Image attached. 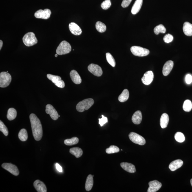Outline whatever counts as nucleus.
I'll return each instance as SVG.
<instances>
[{
    "mask_svg": "<svg viewBox=\"0 0 192 192\" xmlns=\"http://www.w3.org/2000/svg\"><path fill=\"white\" fill-rule=\"evenodd\" d=\"M70 76L71 79L75 84L79 85L81 83L82 79L76 71L73 70L71 71L70 73Z\"/></svg>",
    "mask_w": 192,
    "mask_h": 192,
    "instance_id": "6ab92c4d",
    "label": "nucleus"
},
{
    "mask_svg": "<svg viewBox=\"0 0 192 192\" xmlns=\"http://www.w3.org/2000/svg\"><path fill=\"white\" fill-rule=\"evenodd\" d=\"M174 137L177 141L179 143L184 142L185 140V137L182 132H177L175 133Z\"/></svg>",
    "mask_w": 192,
    "mask_h": 192,
    "instance_id": "c9c22d12",
    "label": "nucleus"
},
{
    "mask_svg": "<svg viewBox=\"0 0 192 192\" xmlns=\"http://www.w3.org/2000/svg\"><path fill=\"white\" fill-rule=\"evenodd\" d=\"M107 61L109 64L113 67H115L116 65V62L114 57L110 53H107L106 54Z\"/></svg>",
    "mask_w": 192,
    "mask_h": 192,
    "instance_id": "72a5a7b5",
    "label": "nucleus"
},
{
    "mask_svg": "<svg viewBox=\"0 0 192 192\" xmlns=\"http://www.w3.org/2000/svg\"><path fill=\"white\" fill-rule=\"evenodd\" d=\"M169 121V117L166 113H164L161 117L160 124L162 129H165L167 127Z\"/></svg>",
    "mask_w": 192,
    "mask_h": 192,
    "instance_id": "5701e85b",
    "label": "nucleus"
},
{
    "mask_svg": "<svg viewBox=\"0 0 192 192\" xmlns=\"http://www.w3.org/2000/svg\"><path fill=\"white\" fill-rule=\"evenodd\" d=\"M12 81V77L8 72H3L0 74V87H7Z\"/></svg>",
    "mask_w": 192,
    "mask_h": 192,
    "instance_id": "39448f33",
    "label": "nucleus"
},
{
    "mask_svg": "<svg viewBox=\"0 0 192 192\" xmlns=\"http://www.w3.org/2000/svg\"><path fill=\"white\" fill-rule=\"evenodd\" d=\"M31 127L32 134L35 140L38 141L41 140L43 137V128L41 122L37 116L34 114H32L30 116Z\"/></svg>",
    "mask_w": 192,
    "mask_h": 192,
    "instance_id": "f257e3e1",
    "label": "nucleus"
},
{
    "mask_svg": "<svg viewBox=\"0 0 192 192\" xmlns=\"http://www.w3.org/2000/svg\"><path fill=\"white\" fill-rule=\"evenodd\" d=\"M131 51L134 55L139 57L146 56L149 54L148 49L138 46H133L131 48Z\"/></svg>",
    "mask_w": 192,
    "mask_h": 192,
    "instance_id": "423d86ee",
    "label": "nucleus"
},
{
    "mask_svg": "<svg viewBox=\"0 0 192 192\" xmlns=\"http://www.w3.org/2000/svg\"><path fill=\"white\" fill-rule=\"evenodd\" d=\"M120 151L119 148L116 146H111L109 148L106 150V152L107 154H112L118 153Z\"/></svg>",
    "mask_w": 192,
    "mask_h": 192,
    "instance_id": "f704fd0d",
    "label": "nucleus"
},
{
    "mask_svg": "<svg viewBox=\"0 0 192 192\" xmlns=\"http://www.w3.org/2000/svg\"><path fill=\"white\" fill-rule=\"evenodd\" d=\"M56 169H57L58 171L60 172H63V169H62V167L60 165V164L58 163H56Z\"/></svg>",
    "mask_w": 192,
    "mask_h": 192,
    "instance_id": "37998d69",
    "label": "nucleus"
},
{
    "mask_svg": "<svg viewBox=\"0 0 192 192\" xmlns=\"http://www.w3.org/2000/svg\"><path fill=\"white\" fill-rule=\"evenodd\" d=\"M185 81L186 83L189 85L192 82V77L191 75L188 74L185 77Z\"/></svg>",
    "mask_w": 192,
    "mask_h": 192,
    "instance_id": "79ce46f5",
    "label": "nucleus"
},
{
    "mask_svg": "<svg viewBox=\"0 0 192 192\" xmlns=\"http://www.w3.org/2000/svg\"><path fill=\"white\" fill-rule=\"evenodd\" d=\"M69 28L71 32L74 35H79L82 34V29L75 23L72 22L69 24Z\"/></svg>",
    "mask_w": 192,
    "mask_h": 192,
    "instance_id": "dca6fc26",
    "label": "nucleus"
},
{
    "mask_svg": "<svg viewBox=\"0 0 192 192\" xmlns=\"http://www.w3.org/2000/svg\"><path fill=\"white\" fill-rule=\"evenodd\" d=\"M17 116V111L13 108H10L8 109L7 113V118L10 121L14 120Z\"/></svg>",
    "mask_w": 192,
    "mask_h": 192,
    "instance_id": "cd10ccee",
    "label": "nucleus"
},
{
    "mask_svg": "<svg viewBox=\"0 0 192 192\" xmlns=\"http://www.w3.org/2000/svg\"><path fill=\"white\" fill-rule=\"evenodd\" d=\"M129 139L135 143L142 146L146 144L145 139L138 133L132 132L129 133Z\"/></svg>",
    "mask_w": 192,
    "mask_h": 192,
    "instance_id": "0eeeda50",
    "label": "nucleus"
},
{
    "mask_svg": "<svg viewBox=\"0 0 192 192\" xmlns=\"http://www.w3.org/2000/svg\"><path fill=\"white\" fill-rule=\"evenodd\" d=\"M93 177L91 174L89 175L87 177L85 185V190L87 191H90L92 189L94 183Z\"/></svg>",
    "mask_w": 192,
    "mask_h": 192,
    "instance_id": "393cba45",
    "label": "nucleus"
},
{
    "mask_svg": "<svg viewBox=\"0 0 192 192\" xmlns=\"http://www.w3.org/2000/svg\"><path fill=\"white\" fill-rule=\"evenodd\" d=\"M129 92L127 89H124L118 97V100L121 102H125L129 99Z\"/></svg>",
    "mask_w": 192,
    "mask_h": 192,
    "instance_id": "bb28decb",
    "label": "nucleus"
},
{
    "mask_svg": "<svg viewBox=\"0 0 192 192\" xmlns=\"http://www.w3.org/2000/svg\"><path fill=\"white\" fill-rule=\"evenodd\" d=\"M71 154L74 155L77 158H79L83 154V152L80 148L74 147L71 148L69 150Z\"/></svg>",
    "mask_w": 192,
    "mask_h": 192,
    "instance_id": "a878e982",
    "label": "nucleus"
},
{
    "mask_svg": "<svg viewBox=\"0 0 192 192\" xmlns=\"http://www.w3.org/2000/svg\"><path fill=\"white\" fill-rule=\"evenodd\" d=\"M46 112L47 114L50 115L51 118L53 120H57L59 117L57 111L51 104H47L46 106Z\"/></svg>",
    "mask_w": 192,
    "mask_h": 192,
    "instance_id": "f8f14e48",
    "label": "nucleus"
},
{
    "mask_svg": "<svg viewBox=\"0 0 192 192\" xmlns=\"http://www.w3.org/2000/svg\"><path fill=\"white\" fill-rule=\"evenodd\" d=\"M2 167L15 176H18L19 174V170L16 166L11 163H4L2 164Z\"/></svg>",
    "mask_w": 192,
    "mask_h": 192,
    "instance_id": "9d476101",
    "label": "nucleus"
},
{
    "mask_svg": "<svg viewBox=\"0 0 192 192\" xmlns=\"http://www.w3.org/2000/svg\"><path fill=\"white\" fill-rule=\"evenodd\" d=\"M163 40L166 43H171L173 40V36L170 34H166L164 36Z\"/></svg>",
    "mask_w": 192,
    "mask_h": 192,
    "instance_id": "58836bf2",
    "label": "nucleus"
},
{
    "mask_svg": "<svg viewBox=\"0 0 192 192\" xmlns=\"http://www.w3.org/2000/svg\"><path fill=\"white\" fill-rule=\"evenodd\" d=\"M96 26V30L98 32L101 33L105 32L107 29V27L105 25L99 21L97 22Z\"/></svg>",
    "mask_w": 192,
    "mask_h": 192,
    "instance_id": "7c9ffc66",
    "label": "nucleus"
},
{
    "mask_svg": "<svg viewBox=\"0 0 192 192\" xmlns=\"http://www.w3.org/2000/svg\"><path fill=\"white\" fill-rule=\"evenodd\" d=\"M132 0H123L122 2L121 6L123 8H127L129 6Z\"/></svg>",
    "mask_w": 192,
    "mask_h": 192,
    "instance_id": "a19ab883",
    "label": "nucleus"
},
{
    "mask_svg": "<svg viewBox=\"0 0 192 192\" xmlns=\"http://www.w3.org/2000/svg\"><path fill=\"white\" fill-rule=\"evenodd\" d=\"M71 46L68 42L63 41L58 46L56 51V54L58 55H63L69 54L71 51Z\"/></svg>",
    "mask_w": 192,
    "mask_h": 192,
    "instance_id": "20e7f679",
    "label": "nucleus"
},
{
    "mask_svg": "<svg viewBox=\"0 0 192 192\" xmlns=\"http://www.w3.org/2000/svg\"><path fill=\"white\" fill-rule=\"evenodd\" d=\"M142 113L138 110L134 113L132 118V120L133 123L136 125L140 124L142 121Z\"/></svg>",
    "mask_w": 192,
    "mask_h": 192,
    "instance_id": "412c9836",
    "label": "nucleus"
},
{
    "mask_svg": "<svg viewBox=\"0 0 192 192\" xmlns=\"http://www.w3.org/2000/svg\"><path fill=\"white\" fill-rule=\"evenodd\" d=\"M99 124L101 127H102L104 124L107 123L108 121L107 118V117H105L103 115H102V118L99 119Z\"/></svg>",
    "mask_w": 192,
    "mask_h": 192,
    "instance_id": "ea45409f",
    "label": "nucleus"
},
{
    "mask_svg": "<svg viewBox=\"0 0 192 192\" xmlns=\"http://www.w3.org/2000/svg\"><path fill=\"white\" fill-rule=\"evenodd\" d=\"M3 45V41L1 40H0V50H1L2 47Z\"/></svg>",
    "mask_w": 192,
    "mask_h": 192,
    "instance_id": "c03bdc74",
    "label": "nucleus"
},
{
    "mask_svg": "<svg viewBox=\"0 0 192 192\" xmlns=\"http://www.w3.org/2000/svg\"><path fill=\"white\" fill-rule=\"evenodd\" d=\"M191 183L192 186V179H191Z\"/></svg>",
    "mask_w": 192,
    "mask_h": 192,
    "instance_id": "a18cd8bd",
    "label": "nucleus"
},
{
    "mask_svg": "<svg viewBox=\"0 0 192 192\" xmlns=\"http://www.w3.org/2000/svg\"><path fill=\"white\" fill-rule=\"evenodd\" d=\"M192 108V104L191 102L189 100H186L184 102L183 105V109L186 112H190Z\"/></svg>",
    "mask_w": 192,
    "mask_h": 192,
    "instance_id": "473e14b6",
    "label": "nucleus"
},
{
    "mask_svg": "<svg viewBox=\"0 0 192 192\" xmlns=\"http://www.w3.org/2000/svg\"><path fill=\"white\" fill-rule=\"evenodd\" d=\"M58 55V54H56L55 55V57H57Z\"/></svg>",
    "mask_w": 192,
    "mask_h": 192,
    "instance_id": "49530a36",
    "label": "nucleus"
},
{
    "mask_svg": "<svg viewBox=\"0 0 192 192\" xmlns=\"http://www.w3.org/2000/svg\"><path fill=\"white\" fill-rule=\"evenodd\" d=\"M18 137L21 141H26L28 138V134L26 129H21L18 134Z\"/></svg>",
    "mask_w": 192,
    "mask_h": 192,
    "instance_id": "c85d7f7f",
    "label": "nucleus"
},
{
    "mask_svg": "<svg viewBox=\"0 0 192 192\" xmlns=\"http://www.w3.org/2000/svg\"><path fill=\"white\" fill-rule=\"evenodd\" d=\"M51 14V10L48 9L43 10H40L35 13V16L38 19H47L50 17Z\"/></svg>",
    "mask_w": 192,
    "mask_h": 192,
    "instance_id": "1a4fd4ad",
    "label": "nucleus"
},
{
    "mask_svg": "<svg viewBox=\"0 0 192 192\" xmlns=\"http://www.w3.org/2000/svg\"><path fill=\"white\" fill-rule=\"evenodd\" d=\"M0 131L3 133L5 136H8L9 133L8 129L1 120L0 121Z\"/></svg>",
    "mask_w": 192,
    "mask_h": 192,
    "instance_id": "e433bc0d",
    "label": "nucleus"
},
{
    "mask_svg": "<svg viewBox=\"0 0 192 192\" xmlns=\"http://www.w3.org/2000/svg\"><path fill=\"white\" fill-rule=\"evenodd\" d=\"M79 139L77 137H74L71 139H67L64 141V143L67 146H72L78 143Z\"/></svg>",
    "mask_w": 192,
    "mask_h": 192,
    "instance_id": "c756f323",
    "label": "nucleus"
},
{
    "mask_svg": "<svg viewBox=\"0 0 192 192\" xmlns=\"http://www.w3.org/2000/svg\"><path fill=\"white\" fill-rule=\"evenodd\" d=\"M183 31L186 35L192 36V24L188 22L184 23L183 26Z\"/></svg>",
    "mask_w": 192,
    "mask_h": 192,
    "instance_id": "b1692460",
    "label": "nucleus"
},
{
    "mask_svg": "<svg viewBox=\"0 0 192 192\" xmlns=\"http://www.w3.org/2000/svg\"><path fill=\"white\" fill-rule=\"evenodd\" d=\"M183 162L181 160H177L173 161L170 164L169 167L171 171H174L182 166Z\"/></svg>",
    "mask_w": 192,
    "mask_h": 192,
    "instance_id": "aec40b11",
    "label": "nucleus"
},
{
    "mask_svg": "<svg viewBox=\"0 0 192 192\" xmlns=\"http://www.w3.org/2000/svg\"><path fill=\"white\" fill-rule=\"evenodd\" d=\"M88 70L91 74L97 77H100L102 74V71L101 67L96 64H90L88 66Z\"/></svg>",
    "mask_w": 192,
    "mask_h": 192,
    "instance_id": "9b49d317",
    "label": "nucleus"
},
{
    "mask_svg": "<svg viewBox=\"0 0 192 192\" xmlns=\"http://www.w3.org/2000/svg\"><path fill=\"white\" fill-rule=\"evenodd\" d=\"M174 66V63L172 61H168L164 64L162 72L163 75L167 76L171 72Z\"/></svg>",
    "mask_w": 192,
    "mask_h": 192,
    "instance_id": "2eb2a0df",
    "label": "nucleus"
},
{
    "mask_svg": "<svg viewBox=\"0 0 192 192\" xmlns=\"http://www.w3.org/2000/svg\"><path fill=\"white\" fill-rule=\"evenodd\" d=\"M142 3L143 0H136L132 8V13L134 15L138 13L141 8Z\"/></svg>",
    "mask_w": 192,
    "mask_h": 192,
    "instance_id": "4be33fe9",
    "label": "nucleus"
},
{
    "mask_svg": "<svg viewBox=\"0 0 192 192\" xmlns=\"http://www.w3.org/2000/svg\"><path fill=\"white\" fill-rule=\"evenodd\" d=\"M149 187L148 192H155L159 191L161 188L162 184L158 181L155 180L149 182Z\"/></svg>",
    "mask_w": 192,
    "mask_h": 192,
    "instance_id": "4468645a",
    "label": "nucleus"
},
{
    "mask_svg": "<svg viewBox=\"0 0 192 192\" xmlns=\"http://www.w3.org/2000/svg\"><path fill=\"white\" fill-rule=\"evenodd\" d=\"M120 166L122 169L128 172L133 173L136 171L135 166L134 165L131 163L123 162L120 164Z\"/></svg>",
    "mask_w": 192,
    "mask_h": 192,
    "instance_id": "a211bd4d",
    "label": "nucleus"
},
{
    "mask_svg": "<svg viewBox=\"0 0 192 192\" xmlns=\"http://www.w3.org/2000/svg\"><path fill=\"white\" fill-rule=\"evenodd\" d=\"M23 41L25 45L28 47L32 46L38 42L35 34L32 32H29L26 34L24 36Z\"/></svg>",
    "mask_w": 192,
    "mask_h": 192,
    "instance_id": "7ed1b4c3",
    "label": "nucleus"
},
{
    "mask_svg": "<svg viewBox=\"0 0 192 192\" xmlns=\"http://www.w3.org/2000/svg\"><path fill=\"white\" fill-rule=\"evenodd\" d=\"M166 29L163 25L160 24L157 26L154 29V32L156 35H158L160 33H165L166 32Z\"/></svg>",
    "mask_w": 192,
    "mask_h": 192,
    "instance_id": "2f4dec72",
    "label": "nucleus"
},
{
    "mask_svg": "<svg viewBox=\"0 0 192 192\" xmlns=\"http://www.w3.org/2000/svg\"><path fill=\"white\" fill-rule=\"evenodd\" d=\"M154 79V74L152 71H147L144 74L142 78V81L144 85H149L152 82Z\"/></svg>",
    "mask_w": 192,
    "mask_h": 192,
    "instance_id": "ddd939ff",
    "label": "nucleus"
},
{
    "mask_svg": "<svg viewBox=\"0 0 192 192\" xmlns=\"http://www.w3.org/2000/svg\"><path fill=\"white\" fill-rule=\"evenodd\" d=\"M47 77L56 86L61 88L65 87V82L62 80L61 77L51 74H47Z\"/></svg>",
    "mask_w": 192,
    "mask_h": 192,
    "instance_id": "6e6552de",
    "label": "nucleus"
},
{
    "mask_svg": "<svg viewBox=\"0 0 192 192\" xmlns=\"http://www.w3.org/2000/svg\"><path fill=\"white\" fill-rule=\"evenodd\" d=\"M35 188L38 192H46L47 188L45 185L41 181L36 180L34 183Z\"/></svg>",
    "mask_w": 192,
    "mask_h": 192,
    "instance_id": "f3484780",
    "label": "nucleus"
},
{
    "mask_svg": "<svg viewBox=\"0 0 192 192\" xmlns=\"http://www.w3.org/2000/svg\"><path fill=\"white\" fill-rule=\"evenodd\" d=\"M111 5L110 0H105L102 3L101 6L102 9L107 10L110 8Z\"/></svg>",
    "mask_w": 192,
    "mask_h": 192,
    "instance_id": "4c0bfd02",
    "label": "nucleus"
},
{
    "mask_svg": "<svg viewBox=\"0 0 192 192\" xmlns=\"http://www.w3.org/2000/svg\"><path fill=\"white\" fill-rule=\"evenodd\" d=\"M94 102V100L91 98L84 100L79 102L77 105V110L79 112H83L85 110H88L92 107Z\"/></svg>",
    "mask_w": 192,
    "mask_h": 192,
    "instance_id": "f03ea898",
    "label": "nucleus"
}]
</instances>
